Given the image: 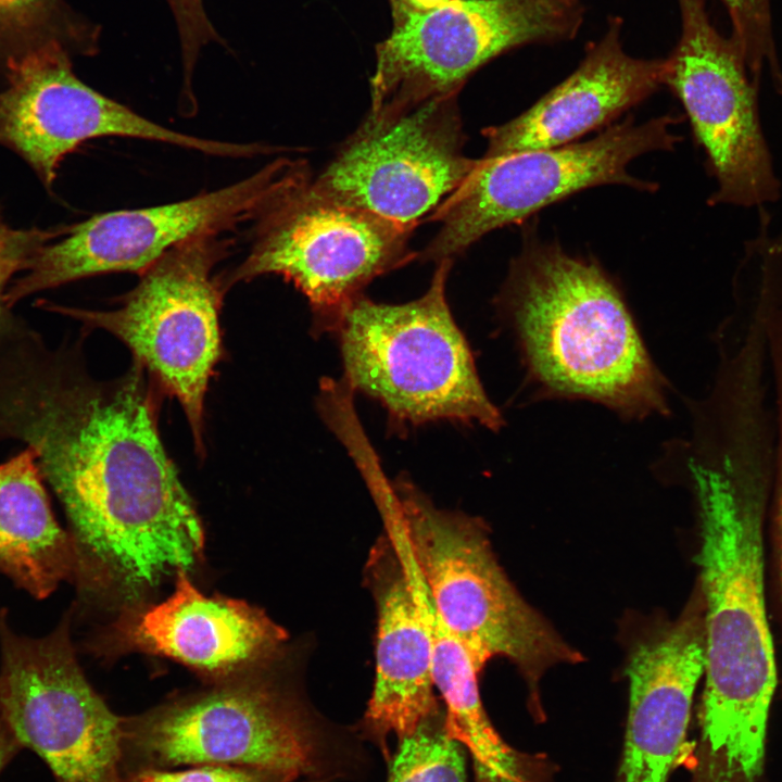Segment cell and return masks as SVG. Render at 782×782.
<instances>
[{"label":"cell","mask_w":782,"mask_h":782,"mask_svg":"<svg viewBox=\"0 0 782 782\" xmlns=\"http://www.w3.org/2000/svg\"><path fill=\"white\" fill-rule=\"evenodd\" d=\"M150 374L139 363L111 381L56 373L14 382L0 426L28 443L72 526L75 575L126 588L192 567L204 534L157 428Z\"/></svg>","instance_id":"obj_1"},{"label":"cell","mask_w":782,"mask_h":782,"mask_svg":"<svg viewBox=\"0 0 782 782\" xmlns=\"http://www.w3.org/2000/svg\"><path fill=\"white\" fill-rule=\"evenodd\" d=\"M698 504L705 689L699 756L747 771L765 759L777 666L766 613L764 521L772 471L760 463L691 466Z\"/></svg>","instance_id":"obj_2"},{"label":"cell","mask_w":782,"mask_h":782,"mask_svg":"<svg viewBox=\"0 0 782 782\" xmlns=\"http://www.w3.org/2000/svg\"><path fill=\"white\" fill-rule=\"evenodd\" d=\"M356 727L331 723L291 682L236 677L122 719L123 772L224 765L313 782L364 773Z\"/></svg>","instance_id":"obj_3"},{"label":"cell","mask_w":782,"mask_h":782,"mask_svg":"<svg viewBox=\"0 0 782 782\" xmlns=\"http://www.w3.org/2000/svg\"><path fill=\"white\" fill-rule=\"evenodd\" d=\"M529 370L548 392L628 417L666 414L661 376L620 293L593 262L533 244L503 292Z\"/></svg>","instance_id":"obj_4"},{"label":"cell","mask_w":782,"mask_h":782,"mask_svg":"<svg viewBox=\"0 0 782 782\" xmlns=\"http://www.w3.org/2000/svg\"><path fill=\"white\" fill-rule=\"evenodd\" d=\"M383 524L403 541L428 598L481 671L495 656L526 679L538 718V685L551 667L581 659L518 594L497 564L485 528L463 513L437 507L406 479L366 477Z\"/></svg>","instance_id":"obj_5"},{"label":"cell","mask_w":782,"mask_h":782,"mask_svg":"<svg viewBox=\"0 0 782 782\" xmlns=\"http://www.w3.org/2000/svg\"><path fill=\"white\" fill-rule=\"evenodd\" d=\"M451 265L440 262L429 289L414 301L386 304L360 294L348 304L335 329L344 382L398 421L449 419L497 430L502 415L485 394L446 301Z\"/></svg>","instance_id":"obj_6"},{"label":"cell","mask_w":782,"mask_h":782,"mask_svg":"<svg viewBox=\"0 0 782 782\" xmlns=\"http://www.w3.org/2000/svg\"><path fill=\"white\" fill-rule=\"evenodd\" d=\"M230 245L218 235L172 249L140 274L122 305L111 311L49 305L123 341L135 362L179 401L200 454L204 396L222 355L218 317L226 290L214 269Z\"/></svg>","instance_id":"obj_7"},{"label":"cell","mask_w":782,"mask_h":782,"mask_svg":"<svg viewBox=\"0 0 782 782\" xmlns=\"http://www.w3.org/2000/svg\"><path fill=\"white\" fill-rule=\"evenodd\" d=\"M583 13L580 0H452L430 11L392 0L393 28L376 48L369 112L457 96L502 53L573 38Z\"/></svg>","instance_id":"obj_8"},{"label":"cell","mask_w":782,"mask_h":782,"mask_svg":"<svg viewBox=\"0 0 782 782\" xmlns=\"http://www.w3.org/2000/svg\"><path fill=\"white\" fill-rule=\"evenodd\" d=\"M312 176L279 194L255 219L244 260L227 276L234 283L275 274L308 300L318 329L335 330L342 311L374 278L411 258L412 229L323 199Z\"/></svg>","instance_id":"obj_9"},{"label":"cell","mask_w":782,"mask_h":782,"mask_svg":"<svg viewBox=\"0 0 782 782\" xmlns=\"http://www.w3.org/2000/svg\"><path fill=\"white\" fill-rule=\"evenodd\" d=\"M661 116L636 124L626 121L578 143L481 157L459 187L431 214L441 227L422 258L452 260L485 234L520 222L534 212L585 188L621 184L641 190L654 185L631 176L628 165L679 140Z\"/></svg>","instance_id":"obj_10"},{"label":"cell","mask_w":782,"mask_h":782,"mask_svg":"<svg viewBox=\"0 0 782 782\" xmlns=\"http://www.w3.org/2000/svg\"><path fill=\"white\" fill-rule=\"evenodd\" d=\"M303 161L277 157L218 190L167 204L112 211L67 226L43 245L4 295L11 306L33 293L99 274L138 275L172 249L199 237L225 235L256 219L285 190L308 174Z\"/></svg>","instance_id":"obj_11"},{"label":"cell","mask_w":782,"mask_h":782,"mask_svg":"<svg viewBox=\"0 0 782 782\" xmlns=\"http://www.w3.org/2000/svg\"><path fill=\"white\" fill-rule=\"evenodd\" d=\"M464 141L456 96L368 112L310 187L323 199L413 230L474 168Z\"/></svg>","instance_id":"obj_12"},{"label":"cell","mask_w":782,"mask_h":782,"mask_svg":"<svg viewBox=\"0 0 782 782\" xmlns=\"http://www.w3.org/2000/svg\"><path fill=\"white\" fill-rule=\"evenodd\" d=\"M0 617V706L23 747L55 782H119L123 717L84 676L67 623L33 639Z\"/></svg>","instance_id":"obj_13"},{"label":"cell","mask_w":782,"mask_h":782,"mask_svg":"<svg viewBox=\"0 0 782 782\" xmlns=\"http://www.w3.org/2000/svg\"><path fill=\"white\" fill-rule=\"evenodd\" d=\"M682 29L665 60L664 85L679 98L705 150L717 189L710 205L761 207L780 197L759 122V83L733 36L711 23L706 0H678Z\"/></svg>","instance_id":"obj_14"},{"label":"cell","mask_w":782,"mask_h":782,"mask_svg":"<svg viewBox=\"0 0 782 782\" xmlns=\"http://www.w3.org/2000/svg\"><path fill=\"white\" fill-rule=\"evenodd\" d=\"M71 54L53 50L13 67L0 89V146L18 154L51 190L62 160L83 142L109 136L176 144L222 156H247L242 143L163 127L84 84Z\"/></svg>","instance_id":"obj_15"},{"label":"cell","mask_w":782,"mask_h":782,"mask_svg":"<svg viewBox=\"0 0 782 782\" xmlns=\"http://www.w3.org/2000/svg\"><path fill=\"white\" fill-rule=\"evenodd\" d=\"M704 668V602L698 586L679 619L631 655L627 727L615 782H667L685 748Z\"/></svg>","instance_id":"obj_16"},{"label":"cell","mask_w":782,"mask_h":782,"mask_svg":"<svg viewBox=\"0 0 782 782\" xmlns=\"http://www.w3.org/2000/svg\"><path fill=\"white\" fill-rule=\"evenodd\" d=\"M365 573L376 607V666L371 696L355 727L389 761V735L411 734L442 702L433 692L429 631L406 565L387 533L371 548Z\"/></svg>","instance_id":"obj_17"},{"label":"cell","mask_w":782,"mask_h":782,"mask_svg":"<svg viewBox=\"0 0 782 782\" xmlns=\"http://www.w3.org/2000/svg\"><path fill=\"white\" fill-rule=\"evenodd\" d=\"M621 20L590 46L577 70L514 119L483 131V157L557 148L607 124L664 85L665 60L629 55Z\"/></svg>","instance_id":"obj_18"},{"label":"cell","mask_w":782,"mask_h":782,"mask_svg":"<svg viewBox=\"0 0 782 782\" xmlns=\"http://www.w3.org/2000/svg\"><path fill=\"white\" fill-rule=\"evenodd\" d=\"M174 592L126 625L129 644L223 678L278 659L287 632L261 609L242 601L206 596L176 572Z\"/></svg>","instance_id":"obj_19"},{"label":"cell","mask_w":782,"mask_h":782,"mask_svg":"<svg viewBox=\"0 0 782 782\" xmlns=\"http://www.w3.org/2000/svg\"><path fill=\"white\" fill-rule=\"evenodd\" d=\"M74 544L56 522L35 452L0 464V569L38 598L75 572Z\"/></svg>","instance_id":"obj_20"},{"label":"cell","mask_w":782,"mask_h":782,"mask_svg":"<svg viewBox=\"0 0 782 782\" xmlns=\"http://www.w3.org/2000/svg\"><path fill=\"white\" fill-rule=\"evenodd\" d=\"M99 28L67 0H0V83L26 59L53 50L97 51Z\"/></svg>","instance_id":"obj_21"},{"label":"cell","mask_w":782,"mask_h":782,"mask_svg":"<svg viewBox=\"0 0 782 782\" xmlns=\"http://www.w3.org/2000/svg\"><path fill=\"white\" fill-rule=\"evenodd\" d=\"M465 765V748L449 736L441 704L399 740L388 782H467Z\"/></svg>","instance_id":"obj_22"},{"label":"cell","mask_w":782,"mask_h":782,"mask_svg":"<svg viewBox=\"0 0 782 782\" xmlns=\"http://www.w3.org/2000/svg\"><path fill=\"white\" fill-rule=\"evenodd\" d=\"M754 80L767 70L774 89L782 93V68L773 40L770 0H722Z\"/></svg>","instance_id":"obj_23"},{"label":"cell","mask_w":782,"mask_h":782,"mask_svg":"<svg viewBox=\"0 0 782 782\" xmlns=\"http://www.w3.org/2000/svg\"><path fill=\"white\" fill-rule=\"evenodd\" d=\"M291 774L238 766L200 765L123 772L119 782H299Z\"/></svg>","instance_id":"obj_24"},{"label":"cell","mask_w":782,"mask_h":782,"mask_svg":"<svg viewBox=\"0 0 782 782\" xmlns=\"http://www.w3.org/2000/svg\"><path fill=\"white\" fill-rule=\"evenodd\" d=\"M67 226L14 228L0 209V321L8 307L4 295L11 279L24 272L35 254L47 243L66 232Z\"/></svg>","instance_id":"obj_25"},{"label":"cell","mask_w":782,"mask_h":782,"mask_svg":"<svg viewBox=\"0 0 782 782\" xmlns=\"http://www.w3.org/2000/svg\"><path fill=\"white\" fill-rule=\"evenodd\" d=\"M175 18L184 64L185 88H190L194 64L202 48L222 42L204 10L202 0H166Z\"/></svg>","instance_id":"obj_26"},{"label":"cell","mask_w":782,"mask_h":782,"mask_svg":"<svg viewBox=\"0 0 782 782\" xmlns=\"http://www.w3.org/2000/svg\"><path fill=\"white\" fill-rule=\"evenodd\" d=\"M23 748L0 706V773Z\"/></svg>","instance_id":"obj_27"},{"label":"cell","mask_w":782,"mask_h":782,"mask_svg":"<svg viewBox=\"0 0 782 782\" xmlns=\"http://www.w3.org/2000/svg\"><path fill=\"white\" fill-rule=\"evenodd\" d=\"M408 7L418 11H430L438 9L452 0H403Z\"/></svg>","instance_id":"obj_28"},{"label":"cell","mask_w":782,"mask_h":782,"mask_svg":"<svg viewBox=\"0 0 782 782\" xmlns=\"http://www.w3.org/2000/svg\"><path fill=\"white\" fill-rule=\"evenodd\" d=\"M299 782H313V781H308V780H301V781H299Z\"/></svg>","instance_id":"obj_29"}]
</instances>
